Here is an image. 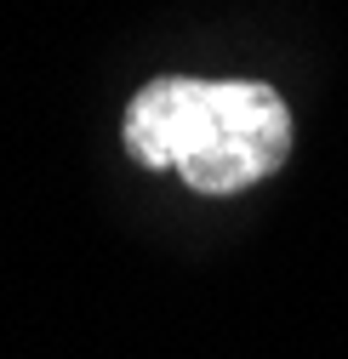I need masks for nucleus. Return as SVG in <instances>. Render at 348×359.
<instances>
[{"instance_id": "obj_1", "label": "nucleus", "mask_w": 348, "mask_h": 359, "mask_svg": "<svg viewBox=\"0 0 348 359\" xmlns=\"http://www.w3.org/2000/svg\"><path fill=\"white\" fill-rule=\"evenodd\" d=\"M291 154V109L263 80H211L200 143L183 160V183L200 194H240Z\"/></svg>"}, {"instance_id": "obj_2", "label": "nucleus", "mask_w": 348, "mask_h": 359, "mask_svg": "<svg viewBox=\"0 0 348 359\" xmlns=\"http://www.w3.org/2000/svg\"><path fill=\"white\" fill-rule=\"evenodd\" d=\"M206 92H211V80H189V74L149 80L126 103V149H132V160L149 171H183V160L200 143Z\"/></svg>"}]
</instances>
